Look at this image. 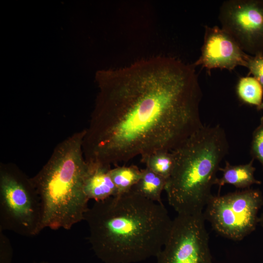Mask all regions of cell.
Returning <instances> with one entry per match:
<instances>
[{
  "mask_svg": "<svg viewBox=\"0 0 263 263\" xmlns=\"http://www.w3.org/2000/svg\"><path fill=\"white\" fill-rule=\"evenodd\" d=\"M193 64L157 56L100 70L86 132L89 160L111 166L171 151L203 127L202 92Z\"/></svg>",
  "mask_w": 263,
  "mask_h": 263,
  "instance_id": "1",
  "label": "cell"
},
{
  "mask_svg": "<svg viewBox=\"0 0 263 263\" xmlns=\"http://www.w3.org/2000/svg\"><path fill=\"white\" fill-rule=\"evenodd\" d=\"M84 220L92 248L104 263H135L156 257L173 222L163 203L132 190L95 202Z\"/></svg>",
  "mask_w": 263,
  "mask_h": 263,
  "instance_id": "2",
  "label": "cell"
},
{
  "mask_svg": "<svg viewBox=\"0 0 263 263\" xmlns=\"http://www.w3.org/2000/svg\"><path fill=\"white\" fill-rule=\"evenodd\" d=\"M86 134V131L77 133L61 143L31 180L40 200V231L69 230L84 220L89 200L84 191L88 164L82 152Z\"/></svg>",
  "mask_w": 263,
  "mask_h": 263,
  "instance_id": "3",
  "label": "cell"
},
{
  "mask_svg": "<svg viewBox=\"0 0 263 263\" xmlns=\"http://www.w3.org/2000/svg\"><path fill=\"white\" fill-rule=\"evenodd\" d=\"M229 145L219 125L203 126L173 150L174 167L165 190L177 214L203 212Z\"/></svg>",
  "mask_w": 263,
  "mask_h": 263,
  "instance_id": "4",
  "label": "cell"
},
{
  "mask_svg": "<svg viewBox=\"0 0 263 263\" xmlns=\"http://www.w3.org/2000/svg\"><path fill=\"white\" fill-rule=\"evenodd\" d=\"M263 195L258 189L246 188L221 195H212L203 211L205 220L221 236L240 241L259 224Z\"/></svg>",
  "mask_w": 263,
  "mask_h": 263,
  "instance_id": "5",
  "label": "cell"
},
{
  "mask_svg": "<svg viewBox=\"0 0 263 263\" xmlns=\"http://www.w3.org/2000/svg\"><path fill=\"white\" fill-rule=\"evenodd\" d=\"M41 206L31 180L1 170L0 175V231L8 230L24 236L40 233Z\"/></svg>",
  "mask_w": 263,
  "mask_h": 263,
  "instance_id": "6",
  "label": "cell"
},
{
  "mask_svg": "<svg viewBox=\"0 0 263 263\" xmlns=\"http://www.w3.org/2000/svg\"><path fill=\"white\" fill-rule=\"evenodd\" d=\"M203 212L177 214L156 263H213Z\"/></svg>",
  "mask_w": 263,
  "mask_h": 263,
  "instance_id": "7",
  "label": "cell"
},
{
  "mask_svg": "<svg viewBox=\"0 0 263 263\" xmlns=\"http://www.w3.org/2000/svg\"><path fill=\"white\" fill-rule=\"evenodd\" d=\"M219 19L222 28L245 53H263V0H225Z\"/></svg>",
  "mask_w": 263,
  "mask_h": 263,
  "instance_id": "8",
  "label": "cell"
},
{
  "mask_svg": "<svg viewBox=\"0 0 263 263\" xmlns=\"http://www.w3.org/2000/svg\"><path fill=\"white\" fill-rule=\"evenodd\" d=\"M248 54L225 31L217 26H205L201 55L194 63L201 65L208 72L216 68L233 70L238 66L246 67Z\"/></svg>",
  "mask_w": 263,
  "mask_h": 263,
  "instance_id": "9",
  "label": "cell"
},
{
  "mask_svg": "<svg viewBox=\"0 0 263 263\" xmlns=\"http://www.w3.org/2000/svg\"><path fill=\"white\" fill-rule=\"evenodd\" d=\"M87 162L88 169L84 191L88 198L98 202L116 195L117 190L110 174V166L97 162Z\"/></svg>",
  "mask_w": 263,
  "mask_h": 263,
  "instance_id": "10",
  "label": "cell"
},
{
  "mask_svg": "<svg viewBox=\"0 0 263 263\" xmlns=\"http://www.w3.org/2000/svg\"><path fill=\"white\" fill-rule=\"evenodd\" d=\"M254 159L248 163L244 165H232L226 161L224 168H220L222 171L221 178H216L214 185H218L220 188L225 184H229L240 189L250 188L254 184L260 185L261 181L254 177L256 170L253 166Z\"/></svg>",
  "mask_w": 263,
  "mask_h": 263,
  "instance_id": "11",
  "label": "cell"
},
{
  "mask_svg": "<svg viewBox=\"0 0 263 263\" xmlns=\"http://www.w3.org/2000/svg\"><path fill=\"white\" fill-rule=\"evenodd\" d=\"M142 171L140 179L132 190L150 200L163 203L161 196L167 180L146 167Z\"/></svg>",
  "mask_w": 263,
  "mask_h": 263,
  "instance_id": "12",
  "label": "cell"
},
{
  "mask_svg": "<svg viewBox=\"0 0 263 263\" xmlns=\"http://www.w3.org/2000/svg\"><path fill=\"white\" fill-rule=\"evenodd\" d=\"M142 169L136 166H117L110 170V174L117 190V195L131 191L142 176Z\"/></svg>",
  "mask_w": 263,
  "mask_h": 263,
  "instance_id": "13",
  "label": "cell"
},
{
  "mask_svg": "<svg viewBox=\"0 0 263 263\" xmlns=\"http://www.w3.org/2000/svg\"><path fill=\"white\" fill-rule=\"evenodd\" d=\"M236 92L239 98L244 103L257 107L262 102L263 89L254 76L240 78L237 85Z\"/></svg>",
  "mask_w": 263,
  "mask_h": 263,
  "instance_id": "14",
  "label": "cell"
},
{
  "mask_svg": "<svg viewBox=\"0 0 263 263\" xmlns=\"http://www.w3.org/2000/svg\"><path fill=\"white\" fill-rule=\"evenodd\" d=\"M143 163L146 168L168 180L173 171L175 159L172 151L161 150L149 156Z\"/></svg>",
  "mask_w": 263,
  "mask_h": 263,
  "instance_id": "15",
  "label": "cell"
},
{
  "mask_svg": "<svg viewBox=\"0 0 263 263\" xmlns=\"http://www.w3.org/2000/svg\"><path fill=\"white\" fill-rule=\"evenodd\" d=\"M250 153L253 159H257L263 168V116L253 132Z\"/></svg>",
  "mask_w": 263,
  "mask_h": 263,
  "instance_id": "16",
  "label": "cell"
},
{
  "mask_svg": "<svg viewBox=\"0 0 263 263\" xmlns=\"http://www.w3.org/2000/svg\"><path fill=\"white\" fill-rule=\"evenodd\" d=\"M247 62L249 74L252 75L258 80L263 89V53L255 56L248 55Z\"/></svg>",
  "mask_w": 263,
  "mask_h": 263,
  "instance_id": "17",
  "label": "cell"
},
{
  "mask_svg": "<svg viewBox=\"0 0 263 263\" xmlns=\"http://www.w3.org/2000/svg\"><path fill=\"white\" fill-rule=\"evenodd\" d=\"M0 263H11L12 249L8 239L0 231Z\"/></svg>",
  "mask_w": 263,
  "mask_h": 263,
  "instance_id": "18",
  "label": "cell"
},
{
  "mask_svg": "<svg viewBox=\"0 0 263 263\" xmlns=\"http://www.w3.org/2000/svg\"><path fill=\"white\" fill-rule=\"evenodd\" d=\"M259 224L263 228V207H262V211L259 217Z\"/></svg>",
  "mask_w": 263,
  "mask_h": 263,
  "instance_id": "19",
  "label": "cell"
},
{
  "mask_svg": "<svg viewBox=\"0 0 263 263\" xmlns=\"http://www.w3.org/2000/svg\"><path fill=\"white\" fill-rule=\"evenodd\" d=\"M256 109L258 111L263 110V101H262L260 105L256 107Z\"/></svg>",
  "mask_w": 263,
  "mask_h": 263,
  "instance_id": "20",
  "label": "cell"
},
{
  "mask_svg": "<svg viewBox=\"0 0 263 263\" xmlns=\"http://www.w3.org/2000/svg\"><path fill=\"white\" fill-rule=\"evenodd\" d=\"M48 263L47 262L43 261V262H39V263Z\"/></svg>",
  "mask_w": 263,
  "mask_h": 263,
  "instance_id": "21",
  "label": "cell"
}]
</instances>
